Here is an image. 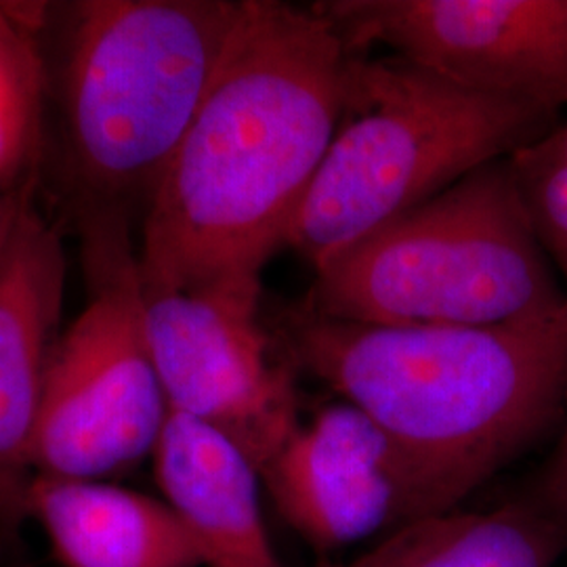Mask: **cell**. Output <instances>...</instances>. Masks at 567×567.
Wrapping results in <instances>:
<instances>
[{
	"mask_svg": "<svg viewBox=\"0 0 567 567\" xmlns=\"http://www.w3.org/2000/svg\"><path fill=\"white\" fill-rule=\"evenodd\" d=\"M47 70L28 21L0 4V194L34 187L44 152Z\"/></svg>",
	"mask_w": 567,
	"mask_h": 567,
	"instance_id": "5bb4252c",
	"label": "cell"
},
{
	"mask_svg": "<svg viewBox=\"0 0 567 567\" xmlns=\"http://www.w3.org/2000/svg\"><path fill=\"white\" fill-rule=\"evenodd\" d=\"M351 51L316 7L243 0L143 221L145 290L261 286L343 107Z\"/></svg>",
	"mask_w": 567,
	"mask_h": 567,
	"instance_id": "6da1fadb",
	"label": "cell"
},
{
	"mask_svg": "<svg viewBox=\"0 0 567 567\" xmlns=\"http://www.w3.org/2000/svg\"><path fill=\"white\" fill-rule=\"evenodd\" d=\"M567 402V393H566ZM547 496L550 505L567 517V426L547 473Z\"/></svg>",
	"mask_w": 567,
	"mask_h": 567,
	"instance_id": "9a60e30c",
	"label": "cell"
},
{
	"mask_svg": "<svg viewBox=\"0 0 567 567\" xmlns=\"http://www.w3.org/2000/svg\"><path fill=\"white\" fill-rule=\"evenodd\" d=\"M305 307L353 324L489 326L557 313L567 292L501 158L318 267Z\"/></svg>",
	"mask_w": 567,
	"mask_h": 567,
	"instance_id": "3957f363",
	"label": "cell"
},
{
	"mask_svg": "<svg viewBox=\"0 0 567 567\" xmlns=\"http://www.w3.org/2000/svg\"><path fill=\"white\" fill-rule=\"evenodd\" d=\"M243 2L89 0L61 81L65 147L93 217L147 200L194 118Z\"/></svg>",
	"mask_w": 567,
	"mask_h": 567,
	"instance_id": "5b68a950",
	"label": "cell"
},
{
	"mask_svg": "<svg viewBox=\"0 0 567 567\" xmlns=\"http://www.w3.org/2000/svg\"><path fill=\"white\" fill-rule=\"evenodd\" d=\"M297 362L379 426L437 513L522 454L567 393V307L489 326H370L307 307L288 318Z\"/></svg>",
	"mask_w": 567,
	"mask_h": 567,
	"instance_id": "7a4b0ae2",
	"label": "cell"
},
{
	"mask_svg": "<svg viewBox=\"0 0 567 567\" xmlns=\"http://www.w3.org/2000/svg\"><path fill=\"white\" fill-rule=\"evenodd\" d=\"M284 522L318 550H334L437 513L416 473L364 412L322 408L265 466Z\"/></svg>",
	"mask_w": 567,
	"mask_h": 567,
	"instance_id": "9c48e42d",
	"label": "cell"
},
{
	"mask_svg": "<svg viewBox=\"0 0 567 567\" xmlns=\"http://www.w3.org/2000/svg\"><path fill=\"white\" fill-rule=\"evenodd\" d=\"M349 51L372 42L465 89L547 114L567 105V0H330Z\"/></svg>",
	"mask_w": 567,
	"mask_h": 567,
	"instance_id": "ba28073f",
	"label": "cell"
},
{
	"mask_svg": "<svg viewBox=\"0 0 567 567\" xmlns=\"http://www.w3.org/2000/svg\"><path fill=\"white\" fill-rule=\"evenodd\" d=\"M89 227L95 286L47 370L32 466L34 475L102 482L154 454L171 410L124 219L93 217Z\"/></svg>",
	"mask_w": 567,
	"mask_h": 567,
	"instance_id": "8992f818",
	"label": "cell"
},
{
	"mask_svg": "<svg viewBox=\"0 0 567 567\" xmlns=\"http://www.w3.org/2000/svg\"><path fill=\"white\" fill-rule=\"evenodd\" d=\"M34 192V187H28L20 194H0V255L4 250V246L9 243V236L16 227L18 215H20L21 206L25 203V198Z\"/></svg>",
	"mask_w": 567,
	"mask_h": 567,
	"instance_id": "2e32d148",
	"label": "cell"
},
{
	"mask_svg": "<svg viewBox=\"0 0 567 567\" xmlns=\"http://www.w3.org/2000/svg\"><path fill=\"white\" fill-rule=\"evenodd\" d=\"M28 515L65 567H203L177 511L135 489L34 475Z\"/></svg>",
	"mask_w": 567,
	"mask_h": 567,
	"instance_id": "7c38bea8",
	"label": "cell"
},
{
	"mask_svg": "<svg viewBox=\"0 0 567 567\" xmlns=\"http://www.w3.org/2000/svg\"><path fill=\"white\" fill-rule=\"evenodd\" d=\"M143 297L168 410L221 433L261 475L301 426L295 374L259 316L261 286Z\"/></svg>",
	"mask_w": 567,
	"mask_h": 567,
	"instance_id": "52a82bcc",
	"label": "cell"
},
{
	"mask_svg": "<svg viewBox=\"0 0 567 567\" xmlns=\"http://www.w3.org/2000/svg\"><path fill=\"white\" fill-rule=\"evenodd\" d=\"M553 114L353 51L343 107L286 246L322 267L377 227L548 131Z\"/></svg>",
	"mask_w": 567,
	"mask_h": 567,
	"instance_id": "277c9868",
	"label": "cell"
},
{
	"mask_svg": "<svg viewBox=\"0 0 567 567\" xmlns=\"http://www.w3.org/2000/svg\"><path fill=\"white\" fill-rule=\"evenodd\" d=\"M152 458L164 501L189 529L203 567H286L265 526L261 475L227 437L168 412Z\"/></svg>",
	"mask_w": 567,
	"mask_h": 567,
	"instance_id": "8fae6325",
	"label": "cell"
},
{
	"mask_svg": "<svg viewBox=\"0 0 567 567\" xmlns=\"http://www.w3.org/2000/svg\"><path fill=\"white\" fill-rule=\"evenodd\" d=\"M561 529L527 508L431 513L393 529L355 567H553Z\"/></svg>",
	"mask_w": 567,
	"mask_h": 567,
	"instance_id": "4fadbf2b",
	"label": "cell"
},
{
	"mask_svg": "<svg viewBox=\"0 0 567 567\" xmlns=\"http://www.w3.org/2000/svg\"><path fill=\"white\" fill-rule=\"evenodd\" d=\"M34 194V192H32ZM21 206L0 255V532L28 517L34 480L32 440L42 389L60 341L65 248L60 231L34 206Z\"/></svg>",
	"mask_w": 567,
	"mask_h": 567,
	"instance_id": "30bf717a",
	"label": "cell"
}]
</instances>
